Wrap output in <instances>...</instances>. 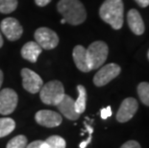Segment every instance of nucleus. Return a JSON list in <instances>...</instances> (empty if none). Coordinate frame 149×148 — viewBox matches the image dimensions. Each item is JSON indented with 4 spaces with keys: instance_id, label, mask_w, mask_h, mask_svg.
Instances as JSON below:
<instances>
[{
    "instance_id": "dca6fc26",
    "label": "nucleus",
    "mask_w": 149,
    "mask_h": 148,
    "mask_svg": "<svg viewBox=\"0 0 149 148\" xmlns=\"http://www.w3.org/2000/svg\"><path fill=\"white\" fill-rule=\"evenodd\" d=\"M77 90L79 95L75 101V110L79 115H81L85 112L86 105H87V90L82 85H78Z\"/></svg>"
},
{
    "instance_id": "20e7f679",
    "label": "nucleus",
    "mask_w": 149,
    "mask_h": 148,
    "mask_svg": "<svg viewBox=\"0 0 149 148\" xmlns=\"http://www.w3.org/2000/svg\"><path fill=\"white\" fill-rule=\"evenodd\" d=\"M109 48L104 42L97 40L93 42L87 49L88 64L91 70L99 68L102 65L108 57Z\"/></svg>"
},
{
    "instance_id": "393cba45",
    "label": "nucleus",
    "mask_w": 149,
    "mask_h": 148,
    "mask_svg": "<svg viewBox=\"0 0 149 148\" xmlns=\"http://www.w3.org/2000/svg\"><path fill=\"white\" fill-rule=\"evenodd\" d=\"M43 140H35L33 142H31L29 145H27L26 148H40Z\"/></svg>"
},
{
    "instance_id": "39448f33",
    "label": "nucleus",
    "mask_w": 149,
    "mask_h": 148,
    "mask_svg": "<svg viewBox=\"0 0 149 148\" xmlns=\"http://www.w3.org/2000/svg\"><path fill=\"white\" fill-rule=\"evenodd\" d=\"M35 40L42 48L46 50L55 48L59 43L58 35L53 30L46 27H42L36 30V32H35Z\"/></svg>"
},
{
    "instance_id": "1a4fd4ad",
    "label": "nucleus",
    "mask_w": 149,
    "mask_h": 148,
    "mask_svg": "<svg viewBox=\"0 0 149 148\" xmlns=\"http://www.w3.org/2000/svg\"><path fill=\"white\" fill-rule=\"evenodd\" d=\"M2 33L11 42L17 40L23 33V29L17 19L14 17H6L0 23Z\"/></svg>"
},
{
    "instance_id": "a878e982",
    "label": "nucleus",
    "mask_w": 149,
    "mask_h": 148,
    "mask_svg": "<svg viewBox=\"0 0 149 148\" xmlns=\"http://www.w3.org/2000/svg\"><path fill=\"white\" fill-rule=\"evenodd\" d=\"M50 1H51V0H35L36 4L38 6H40V7H44V6H46L47 4H49Z\"/></svg>"
},
{
    "instance_id": "f03ea898",
    "label": "nucleus",
    "mask_w": 149,
    "mask_h": 148,
    "mask_svg": "<svg viewBox=\"0 0 149 148\" xmlns=\"http://www.w3.org/2000/svg\"><path fill=\"white\" fill-rule=\"evenodd\" d=\"M57 9L64 19L71 25L83 23L87 17L84 5L79 0H60Z\"/></svg>"
},
{
    "instance_id": "4468645a",
    "label": "nucleus",
    "mask_w": 149,
    "mask_h": 148,
    "mask_svg": "<svg viewBox=\"0 0 149 148\" xmlns=\"http://www.w3.org/2000/svg\"><path fill=\"white\" fill-rule=\"evenodd\" d=\"M72 56H73V60L76 67H77L79 70H81L82 72L91 71L87 59V49L84 46L76 45L73 49Z\"/></svg>"
},
{
    "instance_id": "c85d7f7f",
    "label": "nucleus",
    "mask_w": 149,
    "mask_h": 148,
    "mask_svg": "<svg viewBox=\"0 0 149 148\" xmlns=\"http://www.w3.org/2000/svg\"><path fill=\"white\" fill-rule=\"evenodd\" d=\"M2 45H3V38H2L1 33H0V48L2 47Z\"/></svg>"
},
{
    "instance_id": "f3484780",
    "label": "nucleus",
    "mask_w": 149,
    "mask_h": 148,
    "mask_svg": "<svg viewBox=\"0 0 149 148\" xmlns=\"http://www.w3.org/2000/svg\"><path fill=\"white\" fill-rule=\"evenodd\" d=\"M15 128V122L10 117L0 118V138L10 135Z\"/></svg>"
},
{
    "instance_id": "c756f323",
    "label": "nucleus",
    "mask_w": 149,
    "mask_h": 148,
    "mask_svg": "<svg viewBox=\"0 0 149 148\" xmlns=\"http://www.w3.org/2000/svg\"><path fill=\"white\" fill-rule=\"evenodd\" d=\"M65 22H66V21H65V19H64V18H63V19L61 20V23H62V24H64V23H65Z\"/></svg>"
},
{
    "instance_id": "5701e85b",
    "label": "nucleus",
    "mask_w": 149,
    "mask_h": 148,
    "mask_svg": "<svg viewBox=\"0 0 149 148\" xmlns=\"http://www.w3.org/2000/svg\"><path fill=\"white\" fill-rule=\"evenodd\" d=\"M100 115H101V118H102V119L109 118L110 116L112 115V109H111V107L108 106V107H106V108H104V109L101 110Z\"/></svg>"
},
{
    "instance_id": "aec40b11",
    "label": "nucleus",
    "mask_w": 149,
    "mask_h": 148,
    "mask_svg": "<svg viewBox=\"0 0 149 148\" xmlns=\"http://www.w3.org/2000/svg\"><path fill=\"white\" fill-rule=\"evenodd\" d=\"M27 146V138L23 135H18V136L13 138L9 141L6 148H26Z\"/></svg>"
},
{
    "instance_id": "9b49d317",
    "label": "nucleus",
    "mask_w": 149,
    "mask_h": 148,
    "mask_svg": "<svg viewBox=\"0 0 149 148\" xmlns=\"http://www.w3.org/2000/svg\"><path fill=\"white\" fill-rule=\"evenodd\" d=\"M35 119L38 124L44 126V127L53 128L57 127L62 123V116L60 114L49 110H42L39 111L35 115Z\"/></svg>"
},
{
    "instance_id": "0eeeda50",
    "label": "nucleus",
    "mask_w": 149,
    "mask_h": 148,
    "mask_svg": "<svg viewBox=\"0 0 149 148\" xmlns=\"http://www.w3.org/2000/svg\"><path fill=\"white\" fill-rule=\"evenodd\" d=\"M22 86L30 93L39 92L43 86V81L39 74L29 68H23L21 70Z\"/></svg>"
},
{
    "instance_id": "a211bd4d",
    "label": "nucleus",
    "mask_w": 149,
    "mask_h": 148,
    "mask_svg": "<svg viewBox=\"0 0 149 148\" xmlns=\"http://www.w3.org/2000/svg\"><path fill=\"white\" fill-rule=\"evenodd\" d=\"M138 94L141 101L144 105L149 106V83L142 82L138 86Z\"/></svg>"
},
{
    "instance_id": "412c9836",
    "label": "nucleus",
    "mask_w": 149,
    "mask_h": 148,
    "mask_svg": "<svg viewBox=\"0 0 149 148\" xmlns=\"http://www.w3.org/2000/svg\"><path fill=\"white\" fill-rule=\"evenodd\" d=\"M17 7V0H0V13L10 14Z\"/></svg>"
},
{
    "instance_id": "9d476101",
    "label": "nucleus",
    "mask_w": 149,
    "mask_h": 148,
    "mask_svg": "<svg viewBox=\"0 0 149 148\" xmlns=\"http://www.w3.org/2000/svg\"><path fill=\"white\" fill-rule=\"evenodd\" d=\"M139 108L138 101L135 98L128 97L124 99L120 105L116 114V120L121 123L127 122L131 119L137 113Z\"/></svg>"
},
{
    "instance_id": "ddd939ff",
    "label": "nucleus",
    "mask_w": 149,
    "mask_h": 148,
    "mask_svg": "<svg viewBox=\"0 0 149 148\" xmlns=\"http://www.w3.org/2000/svg\"><path fill=\"white\" fill-rule=\"evenodd\" d=\"M127 21H128V25L130 27V29L134 34L138 35H142L144 32V23L143 20L139 15V13L135 10V9H132L128 12L127 15Z\"/></svg>"
},
{
    "instance_id": "f257e3e1",
    "label": "nucleus",
    "mask_w": 149,
    "mask_h": 148,
    "mask_svg": "<svg viewBox=\"0 0 149 148\" xmlns=\"http://www.w3.org/2000/svg\"><path fill=\"white\" fill-rule=\"evenodd\" d=\"M123 11L122 0H105L100 7L99 15L115 30H119L123 25Z\"/></svg>"
},
{
    "instance_id": "6e6552de",
    "label": "nucleus",
    "mask_w": 149,
    "mask_h": 148,
    "mask_svg": "<svg viewBox=\"0 0 149 148\" xmlns=\"http://www.w3.org/2000/svg\"><path fill=\"white\" fill-rule=\"evenodd\" d=\"M18 97L12 89H4L0 91V114L7 115L12 114L17 108Z\"/></svg>"
},
{
    "instance_id": "2eb2a0df",
    "label": "nucleus",
    "mask_w": 149,
    "mask_h": 148,
    "mask_svg": "<svg viewBox=\"0 0 149 148\" xmlns=\"http://www.w3.org/2000/svg\"><path fill=\"white\" fill-rule=\"evenodd\" d=\"M42 48L37 42H29L25 43L21 48V56L23 59L31 63H36L40 53H42Z\"/></svg>"
},
{
    "instance_id": "423d86ee",
    "label": "nucleus",
    "mask_w": 149,
    "mask_h": 148,
    "mask_svg": "<svg viewBox=\"0 0 149 148\" xmlns=\"http://www.w3.org/2000/svg\"><path fill=\"white\" fill-rule=\"evenodd\" d=\"M121 68L116 64H109L104 65L93 77V83L97 87H103L113 80L116 76H118Z\"/></svg>"
},
{
    "instance_id": "bb28decb",
    "label": "nucleus",
    "mask_w": 149,
    "mask_h": 148,
    "mask_svg": "<svg viewBox=\"0 0 149 148\" xmlns=\"http://www.w3.org/2000/svg\"><path fill=\"white\" fill-rule=\"evenodd\" d=\"M136 2L138 3V5L139 7H142V8H145L149 6V0H135Z\"/></svg>"
},
{
    "instance_id": "f8f14e48",
    "label": "nucleus",
    "mask_w": 149,
    "mask_h": 148,
    "mask_svg": "<svg viewBox=\"0 0 149 148\" xmlns=\"http://www.w3.org/2000/svg\"><path fill=\"white\" fill-rule=\"evenodd\" d=\"M57 108L60 113L69 120H76L80 117V115L75 110V100L66 94H65L63 99L57 105Z\"/></svg>"
},
{
    "instance_id": "4be33fe9",
    "label": "nucleus",
    "mask_w": 149,
    "mask_h": 148,
    "mask_svg": "<svg viewBox=\"0 0 149 148\" xmlns=\"http://www.w3.org/2000/svg\"><path fill=\"white\" fill-rule=\"evenodd\" d=\"M85 127H86V129H87V131L88 132V135H90V136H88L87 140H85V141H83V142L80 143V145H79V147H80V148H86V147H87L88 144L91 141V135H93V128L91 127V126L88 125L87 123H85Z\"/></svg>"
},
{
    "instance_id": "b1692460",
    "label": "nucleus",
    "mask_w": 149,
    "mask_h": 148,
    "mask_svg": "<svg viewBox=\"0 0 149 148\" xmlns=\"http://www.w3.org/2000/svg\"><path fill=\"white\" fill-rule=\"evenodd\" d=\"M120 148H141L139 143L137 142L136 140H129L124 144H122Z\"/></svg>"
},
{
    "instance_id": "7c9ffc66",
    "label": "nucleus",
    "mask_w": 149,
    "mask_h": 148,
    "mask_svg": "<svg viewBox=\"0 0 149 148\" xmlns=\"http://www.w3.org/2000/svg\"><path fill=\"white\" fill-rule=\"evenodd\" d=\"M148 59H149V51H148Z\"/></svg>"
},
{
    "instance_id": "cd10ccee",
    "label": "nucleus",
    "mask_w": 149,
    "mask_h": 148,
    "mask_svg": "<svg viewBox=\"0 0 149 148\" xmlns=\"http://www.w3.org/2000/svg\"><path fill=\"white\" fill-rule=\"evenodd\" d=\"M2 83H3V72L1 69H0V88H1Z\"/></svg>"
},
{
    "instance_id": "6ab92c4d",
    "label": "nucleus",
    "mask_w": 149,
    "mask_h": 148,
    "mask_svg": "<svg viewBox=\"0 0 149 148\" xmlns=\"http://www.w3.org/2000/svg\"><path fill=\"white\" fill-rule=\"evenodd\" d=\"M47 148H65V140L60 136H51L44 140Z\"/></svg>"
},
{
    "instance_id": "7ed1b4c3",
    "label": "nucleus",
    "mask_w": 149,
    "mask_h": 148,
    "mask_svg": "<svg viewBox=\"0 0 149 148\" xmlns=\"http://www.w3.org/2000/svg\"><path fill=\"white\" fill-rule=\"evenodd\" d=\"M65 89L60 81H50L43 85L40 90V97L46 105L57 106L65 96Z\"/></svg>"
}]
</instances>
